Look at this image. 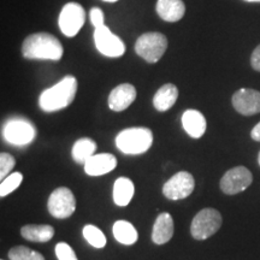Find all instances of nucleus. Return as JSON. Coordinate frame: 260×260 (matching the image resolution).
<instances>
[{
    "label": "nucleus",
    "mask_w": 260,
    "mask_h": 260,
    "mask_svg": "<svg viewBox=\"0 0 260 260\" xmlns=\"http://www.w3.org/2000/svg\"><path fill=\"white\" fill-rule=\"evenodd\" d=\"M89 18H90V23L94 25V28H100L105 25V16H104V12L102 9L99 8L90 9Z\"/></svg>",
    "instance_id": "28"
},
{
    "label": "nucleus",
    "mask_w": 260,
    "mask_h": 260,
    "mask_svg": "<svg viewBox=\"0 0 260 260\" xmlns=\"http://www.w3.org/2000/svg\"><path fill=\"white\" fill-rule=\"evenodd\" d=\"M175 225L172 216L169 212H161L155 219L152 228V241L155 245H165L174 236Z\"/></svg>",
    "instance_id": "15"
},
{
    "label": "nucleus",
    "mask_w": 260,
    "mask_h": 260,
    "mask_svg": "<svg viewBox=\"0 0 260 260\" xmlns=\"http://www.w3.org/2000/svg\"><path fill=\"white\" fill-rule=\"evenodd\" d=\"M181 122L184 132L193 139L203 138L205 132H206V118L198 110H187V111H184L183 115H182Z\"/></svg>",
    "instance_id": "16"
},
{
    "label": "nucleus",
    "mask_w": 260,
    "mask_h": 260,
    "mask_svg": "<svg viewBox=\"0 0 260 260\" xmlns=\"http://www.w3.org/2000/svg\"><path fill=\"white\" fill-rule=\"evenodd\" d=\"M112 234L115 236L116 241L125 246L134 245L139 239L138 230L128 220H116L112 226Z\"/></svg>",
    "instance_id": "21"
},
{
    "label": "nucleus",
    "mask_w": 260,
    "mask_h": 260,
    "mask_svg": "<svg viewBox=\"0 0 260 260\" xmlns=\"http://www.w3.org/2000/svg\"><path fill=\"white\" fill-rule=\"evenodd\" d=\"M251 65L253 69L260 73V45H258L253 51L251 56Z\"/></svg>",
    "instance_id": "29"
},
{
    "label": "nucleus",
    "mask_w": 260,
    "mask_h": 260,
    "mask_svg": "<svg viewBox=\"0 0 260 260\" xmlns=\"http://www.w3.org/2000/svg\"><path fill=\"white\" fill-rule=\"evenodd\" d=\"M22 181H23V176H22L21 172L10 174L8 177H5L2 181V184H0V197L4 198L10 193H12L15 189H17L21 186Z\"/></svg>",
    "instance_id": "25"
},
{
    "label": "nucleus",
    "mask_w": 260,
    "mask_h": 260,
    "mask_svg": "<svg viewBox=\"0 0 260 260\" xmlns=\"http://www.w3.org/2000/svg\"><path fill=\"white\" fill-rule=\"evenodd\" d=\"M117 167V158L111 153L94 154L84 162V172L88 176H103L115 170Z\"/></svg>",
    "instance_id": "14"
},
{
    "label": "nucleus",
    "mask_w": 260,
    "mask_h": 260,
    "mask_svg": "<svg viewBox=\"0 0 260 260\" xmlns=\"http://www.w3.org/2000/svg\"><path fill=\"white\" fill-rule=\"evenodd\" d=\"M135 52L147 63H157L168 48V39L158 31H149L140 35L135 42Z\"/></svg>",
    "instance_id": "5"
},
{
    "label": "nucleus",
    "mask_w": 260,
    "mask_h": 260,
    "mask_svg": "<svg viewBox=\"0 0 260 260\" xmlns=\"http://www.w3.org/2000/svg\"><path fill=\"white\" fill-rule=\"evenodd\" d=\"M103 2H106V3H116V2H118V0H103Z\"/></svg>",
    "instance_id": "32"
},
{
    "label": "nucleus",
    "mask_w": 260,
    "mask_h": 260,
    "mask_svg": "<svg viewBox=\"0 0 260 260\" xmlns=\"http://www.w3.org/2000/svg\"><path fill=\"white\" fill-rule=\"evenodd\" d=\"M155 9L165 22H178L186 14V5L182 0H158Z\"/></svg>",
    "instance_id": "17"
},
{
    "label": "nucleus",
    "mask_w": 260,
    "mask_h": 260,
    "mask_svg": "<svg viewBox=\"0 0 260 260\" xmlns=\"http://www.w3.org/2000/svg\"><path fill=\"white\" fill-rule=\"evenodd\" d=\"M94 44L96 50L103 56L109 58L122 57L125 52V45L121 38L110 30L106 25L95 28L94 30Z\"/></svg>",
    "instance_id": "11"
},
{
    "label": "nucleus",
    "mask_w": 260,
    "mask_h": 260,
    "mask_svg": "<svg viewBox=\"0 0 260 260\" xmlns=\"http://www.w3.org/2000/svg\"><path fill=\"white\" fill-rule=\"evenodd\" d=\"M253 175L246 167H235L228 170L220 178L219 188L224 194L236 195L252 184Z\"/></svg>",
    "instance_id": "10"
},
{
    "label": "nucleus",
    "mask_w": 260,
    "mask_h": 260,
    "mask_svg": "<svg viewBox=\"0 0 260 260\" xmlns=\"http://www.w3.org/2000/svg\"><path fill=\"white\" fill-rule=\"evenodd\" d=\"M15 165L16 159L11 154L5 153V152L0 153V178H2V181L9 176V174L15 168Z\"/></svg>",
    "instance_id": "26"
},
{
    "label": "nucleus",
    "mask_w": 260,
    "mask_h": 260,
    "mask_svg": "<svg viewBox=\"0 0 260 260\" xmlns=\"http://www.w3.org/2000/svg\"><path fill=\"white\" fill-rule=\"evenodd\" d=\"M86 21V12L79 3H68L61 9L58 24L65 37L74 38L79 34Z\"/></svg>",
    "instance_id": "8"
},
{
    "label": "nucleus",
    "mask_w": 260,
    "mask_h": 260,
    "mask_svg": "<svg viewBox=\"0 0 260 260\" xmlns=\"http://www.w3.org/2000/svg\"><path fill=\"white\" fill-rule=\"evenodd\" d=\"M95 141L89 138H82L77 140L74 144L73 149H71V155H73V159L77 162V164L84 165V162L95 154Z\"/></svg>",
    "instance_id": "22"
},
{
    "label": "nucleus",
    "mask_w": 260,
    "mask_h": 260,
    "mask_svg": "<svg viewBox=\"0 0 260 260\" xmlns=\"http://www.w3.org/2000/svg\"><path fill=\"white\" fill-rule=\"evenodd\" d=\"M136 88L130 83H122L116 86L109 95V107L115 112H121L128 109L135 102Z\"/></svg>",
    "instance_id": "13"
},
{
    "label": "nucleus",
    "mask_w": 260,
    "mask_h": 260,
    "mask_svg": "<svg viewBox=\"0 0 260 260\" xmlns=\"http://www.w3.org/2000/svg\"><path fill=\"white\" fill-rule=\"evenodd\" d=\"M76 77L68 75L63 80L45 89L39 98V105L45 112H56L65 109L75 100L77 93Z\"/></svg>",
    "instance_id": "2"
},
{
    "label": "nucleus",
    "mask_w": 260,
    "mask_h": 260,
    "mask_svg": "<svg viewBox=\"0 0 260 260\" xmlns=\"http://www.w3.org/2000/svg\"><path fill=\"white\" fill-rule=\"evenodd\" d=\"M10 260H45L44 255L25 246H15L8 253Z\"/></svg>",
    "instance_id": "24"
},
{
    "label": "nucleus",
    "mask_w": 260,
    "mask_h": 260,
    "mask_svg": "<svg viewBox=\"0 0 260 260\" xmlns=\"http://www.w3.org/2000/svg\"><path fill=\"white\" fill-rule=\"evenodd\" d=\"M135 193V187L132 180L128 177H119L117 178L113 183V190H112V198L113 203L117 206L124 207L129 205L132 201L133 197Z\"/></svg>",
    "instance_id": "19"
},
{
    "label": "nucleus",
    "mask_w": 260,
    "mask_h": 260,
    "mask_svg": "<svg viewBox=\"0 0 260 260\" xmlns=\"http://www.w3.org/2000/svg\"><path fill=\"white\" fill-rule=\"evenodd\" d=\"M3 136L5 141L15 146H25L34 141L37 136L35 126L24 118H11L6 122L3 129Z\"/></svg>",
    "instance_id": "6"
},
{
    "label": "nucleus",
    "mask_w": 260,
    "mask_h": 260,
    "mask_svg": "<svg viewBox=\"0 0 260 260\" xmlns=\"http://www.w3.org/2000/svg\"><path fill=\"white\" fill-rule=\"evenodd\" d=\"M251 138L256 142H260V122L258 124L254 125V128L251 132Z\"/></svg>",
    "instance_id": "30"
},
{
    "label": "nucleus",
    "mask_w": 260,
    "mask_h": 260,
    "mask_svg": "<svg viewBox=\"0 0 260 260\" xmlns=\"http://www.w3.org/2000/svg\"><path fill=\"white\" fill-rule=\"evenodd\" d=\"M58 260H79L76 256V253L73 249V247L68 245L67 242H59L56 245L54 248Z\"/></svg>",
    "instance_id": "27"
},
{
    "label": "nucleus",
    "mask_w": 260,
    "mask_h": 260,
    "mask_svg": "<svg viewBox=\"0 0 260 260\" xmlns=\"http://www.w3.org/2000/svg\"><path fill=\"white\" fill-rule=\"evenodd\" d=\"M234 109L242 116H253L260 113V92L252 88L236 90L232 98Z\"/></svg>",
    "instance_id": "12"
},
{
    "label": "nucleus",
    "mask_w": 260,
    "mask_h": 260,
    "mask_svg": "<svg viewBox=\"0 0 260 260\" xmlns=\"http://www.w3.org/2000/svg\"><path fill=\"white\" fill-rule=\"evenodd\" d=\"M22 54L25 59L57 61L63 57L64 48L54 35L48 32H34L24 39Z\"/></svg>",
    "instance_id": "1"
},
{
    "label": "nucleus",
    "mask_w": 260,
    "mask_h": 260,
    "mask_svg": "<svg viewBox=\"0 0 260 260\" xmlns=\"http://www.w3.org/2000/svg\"><path fill=\"white\" fill-rule=\"evenodd\" d=\"M222 224L223 218L219 211L206 207L195 214L191 220L190 235L194 240L204 241L218 232Z\"/></svg>",
    "instance_id": "4"
},
{
    "label": "nucleus",
    "mask_w": 260,
    "mask_h": 260,
    "mask_svg": "<svg viewBox=\"0 0 260 260\" xmlns=\"http://www.w3.org/2000/svg\"><path fill=\"white\" fill-rule=\"evenodd\" d=\"M258 164H259V167H260V151H259V154H258Z\"/></svg>",
    "instance_id": "33"
},
{
    "label": "nucleus",
    "mask_w": 260,
    "mask_h": 260,
    "mask_svg": "<svg viewBox=\"0 0 260 260\" xmlns=\"http://www.w3.org/2000/svg\"><path fill=\"white\" fill-rule=\"evenodd\" d=\"M82 235L84 237V240H86L90 246L94 247V248L102 249L106 246V236L104 235L102 230L95 225H92V224L84 225L82 229Z\"/></svg>",
    "instance_id": "23"
},
{
    "label": "nucleus",
    "mask_w": 260,
    "mask_h": 260,
    "mask_svg": "<svg viewBox=\"0 0 260 260\" xmlns=\"http://www.w3.org/2000/svg\"><path fill=\"white\" fill-rule=\"evenodd\" d=\"M47 210L51 216L58 219H67L76 210V199L69 188L59 187L52 191L47 201Z\"/></svg>",
    "instance_id": "7"
},
{
    "label": "nucleus",
    "mask_w": 260,
    "mask_h": 260,
    "mask_svg": "<svg viewBox=\"0 0 260 260\" xmlns=\"http://www.w3.org/2000/svg\"><path fill=\"white\" fill-rule=\"evenodd\" d=\"M245 2H248V3H260V0H245Z\"/></svg>",
    "instance_id": "31"
},
{
    "label": "nucleus",
    "mask_w": 260,
    "mask_h": 260,
    "mask_svg": "<svg viewBox=\"0 0 260 260\" xmlns=\"http://www.w3.org/2000/svg\"><path fill=\"white\" fill-rule=\"evenodd\" d=\"M153 144L152 130L145 126H134L122 130L116 136V146L122 153L138 155L147 152Z\"/></svg>",
    "instance_id": "3"
},
{
    "label": "nucleus",
    "mask_w": 260,
    "mask_h": 260,
    "mask_svg": "<svg viewBox=\"0 0 260 260\" xmlns=\"http://www.w3.org/2000/svg\"><path fill=\"white\" fill-rule=\"evenodd\" d=\"M178 88L174 83H165L155 92L153 96V106L159 112L170 110L177 102Z\"/></svg>",
    "instance_id": "18"
},
{
    "label": "nucleus",
    "mask_w": 260,
    "mask_h": 260,
    "mask_svg": "<svg viewBox=\"0 0 260 260\" xmlns=\"http://www.w3.org/2000/svg\"><path fill=\"white\" fill-rule=\"evenodd\" d=\"M21 235L31 242H48L53 239L54 228L48 224H28L22 226Z\"/></svg>",
    "instance_id": "20"
},
{
    "label": "nucleus",
    "mask_w": 260,
    "mask_h": 260,
    "mask_svg": "<svg viewBox=\"0 0 260 260\" xmlns=\"http://www.w3.org/2000/svg\"><path fill=\"white\" fill-rule=\"evenodd\" d=\"M195 180L188 171H180L165 182L162 186V195L169 200H183L193 193Z\"/></svg>",
    "instance_id": "9"
}]
</instances>
